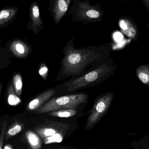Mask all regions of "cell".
<instances>
[{"label": "cell", "instance_id": "21", "mask_svg": "<svg viewBox=\"0 0 149 149\" xmlns=\"http://www.w3.org/2000/svg\"><path fill=\"white\" fill-rule=\"evenodd\" d=\"M147 8L149 10V0H142Z\"/></svg>", "mask_w": 149, "mask_h": 149}, {"label": "cell", "instance_id": "12", "mask_svg": "<svg viewBox=\"0 0 149 149\" xmlns=\"http://www.w3.org/2000/svg\"><path fill=\"white\" fill-rule=\"evenodd\" d=\"M137 78L142 83L146 86L149 87V64H144L139 65L136 71Z\"/></svg>", "mask_w": 149, "mask_h": 149}, {"label": "cell", "instance_id": "4", "mask_svg": "<svg viewBox=\"0 0 149 149\" xmlns=\"http://www.w3.org/2000/svg\"><path fill=\"white\" fill-rule=\"evenodd\" d=\"M70 127L63 123L47 121L35 129L45 144L62 142Z\"/></svg>", "mask_w": 149, "mask_h": 149}, {"label": "cell", "instance_id": "1", "mask_svg": "<svg viewBox=\"0 0 149 149\" xmlns=\"http://www.w3.org/2000/svg\"><path fill=\"white\" fill-rule=\"evenodd\" d=\"M62 52L64 56L57 80L80 75L90 65L99 66L106 63L110 49L106 46H90L76 49L73 40H70Z\"/></svg>", "mask_w": 149, "mask_h": 149}, {"label": "cell", "instance_id": "19", "mask_svg": "<svg viewBox=\"0 0 149 149\" xmlns=\"http://www.w3.org/2000/svg\"><path fill=\"white\" fill-rule=\"evenodd\" d=\"M21 100L18 97L14 94H10L9 95L8 98V102L9 104L12 106H15L20 103Z\"/></svg>", "mask_w": 149, "mask_h": 149}, {"label": "cell", "instance_id": "6", "mask_svg": "<svg viewBox=\"0 0 149 149\" xmlns=\"http://www.w3.org/2000/svg\"><path fill=\"white\" fill-rule=\"evenodd\" d=\"M78 15L81 20L91 22L98 20L100 16V13L97 10L83 2L79 4Z\"/></svg>", "mask_w": 149, "mask_h": 149}, {"label": "cell", "instance_id": "23", "mask_svg": "<svg viewBox=\"0 0 149 149\" xmlns=\"http://www.w3.org/2000/svg\"><path fill=\"white\" fill-rule=\"evenodd\" d=\"M65 149L61 148H55V149Z\"/></svg>", "mask_w": 149, "mask_h": 149}, {"label": "cell", "instance_id": "13", "mask_svg": "<svg viewBox=\"0 0 149 149\" xmlns=\"http://www.w3.org/2000/svg\"><path fill=\"white\" fill-rule=\"evenodd\" d=\"M28 143L32 149H40L42 146V140L33 131L29 130L25 134Z\"/></svg>", "mask_w": 149, "mask_h": 149}, {"label": "cell", "instance_id": "8", "mask_svg": "<svg viewBox=\"0 0 149 149\" xmlns=\"http://www.w3.org/2000/svg\"><path fill=\"white\" fill-rule=\"evenodd\" d=\"M18 11L17 6L8 7L0 10V27L12 22L17 16Z\"/></svg>", "mask_w": 149, "mask_h": 149}, {"label": "cell", "instance_id": "17", "mask_svg": "<svg viewBox=\"0 0 149 149\" xmlns=\"http://www.w3.org/2000/svg\"><path fill=\"white\" fill-rule=\"evenodd\" d=\"M15 49L20 55H25L29 52V49L27 46H24V44L21 43H18L16 44Z\"/></svg>", "mask_w": 149, "mask_h": 149}, {"label": "cell", "instance_id": "11", "mask_svg": "<svg viewBox=\"0 0 149 149\" xmlns=\"http://www.w3.org/2000/svg\"><path fill=\"white\" fill-rule=\"evenodd\" d=\"M120 26L121 31L127 36L132 40L137 41V29L131 22L127 20H120Z\"/></svg>", "mask_w": 149, "mask_h": 149}, {"label": "cell", "instance_id": "9", "mask_svg": "<svg viewBox=\"0 0 149 149\" xmlns=\"http://www.w3.org/2000/svg\"><path fill=\"white\" fill-rule=\"evenodd\" d=\"M30 17L32 30L35 33H37L42 27L43 23L41 20L39 8L37 3H32L31 5Z\"/></svg>", "mask_w": 149, "mask_h": 149}, {"label": "cell", "instance_id": "5", "mask_svg": "<svg viewBox=\"0 0 149 149\" xmlns=\"http://www.w3.org/2000/svg\"><path fill=\"white\" fill-rule=\"evenodd\" d=\"M113 96V93L108 92L96 99L87 120L86 130L93 127L106 113L111 106Z\"/></svg>", "mask_w": 149, "mask_h": 149}, {"label": "cell", "instance_id": "7", "mask_svg": "<svg viewBox=\"0 0 149 149\" xmlns=\"http://www.w3.org/2000/svg\"><path fill=\"white\" fill-rule=\"evenodd\" d=\"M56 93V91L54 88L45 90L29 102L28 109L30 110H36L52 99Z\"/></svg>", "mask_w": 149, "mask_h": 149}, {"label": "cell", "instance_id": "10", "mask_svg": "<svg viewBox=\"0 0 149 149\" xmlns=\"http://www.w3.org/2000/svg\"><path fill=\"white\" fill-rule=\"evenodd\" d=\"M70 0H55L53 9L54 19L56 24L65 15L68 10Z\"/></svg>", "mask_w": 149, "mask_h": 149}, {"label": "cell", "instance_id": "16", "mask_svg": "<svg viewBox=\"0 0 149 149\" xmlns=\"http://www.w3.org/2000/svg\"><path fill=\"white\" fill-rule=\"evenodd\" d=\"M14 86L16 92L18 95H20L22 88V77L19 74L15 75L14 78Z\"/></svg>", "mask_w": 149, "mask_h": 149}, {"label": "cell", "instance_id": "20", "mask_svg": "<svg viewBox=\"0 0 149 149\" xmlns=\"http://www.w3.org/2000/svg\"><path fill=\"white\" fill-rule=\"evenodd\" d=\"M47 72H48V69L47 67L44 66V67H41V69L39 70V73L40 75H42L43 77L45 76H46Z\"/></svg>", "mask_w": 149, "mask_h": 149}, {"label": "cell", "instance_id": "2", "mask_svg": "<svg viewBox=\"0 0 149 149\" xmlns=\"http://www.w3.org/2000/svg\"><path fill=\"white\" fill-rule=\"evenodd\" d=\"M110 59L92 71L69 81L64 84L65 91L73 92L100 84L113 74L116 66Z\"/></svg>", "mask_w": 149, "mask_h": 149}, {"label": "cell", "instance_id": "22", "mask_svg": "<svg viewBox=\"0 0 149 149\" xmlns=\"http://www.w3.org/2000/svg\"><path fill=\"white\" fill-rule=\"evenodd\" d=\"M4 149H13V148L10 144H7L4 146Z\"/></svg>", "mask_w": 149, "mask_h": 149}, {"label": "cell", "instance_id": "15", "mask_svg": "<svg viewBox=\"0 0 149 149\" xmlns=\"http://www.w3.org/2000/svg\"><path fill=\"white\" fill-rule=\"evenodd\" d=\"M22 130V126L19 124H16L13 126L11 128L8 130L5 134V140L8 139L10 137L15 135L17 134H18Z\"/></svg>", "mask_w": 149, "mask_h": 149}, {"label": "cell", "instance_id": "18", "mask_svg": "<svg viewBox=\"0 0 149 149\" xmlns=\"http://www.w3.org/2000/svg\"><path fill=\"white\" fill-rule=\"evenodd\" d=\"M6 127L7 124L4 123L2 126L0 133V149H3V142L5 140V134L6 132Z\"/></svg>", "mask_w": 149, "mask_h": 149}, {"label": "cell", "instance_id": "14", "mask_svg": "<svg viewBox=\"0 0 149 149\" xmlns=\"http://www.w3.org/2000/svg\"><path fill=\"white\" fill-rule=\"evenodd\" d=\"M48 113V116H49L60 118H69L75 116L77 113V110L72 109H66L55 110Z\"/></svg>", "mask_w": 149, "mask_h": 149}, {"label": "cell", "instance_id": "3", "mask_svg": "<svg viewBox=\"0 0 149 149\" xmlns=\"http://www.w3.org/2000/svg\"><path fill=\"white\" fill-rule=\"evenodd\" d=\"M88 100L87 95L85 93L76 94L54 97L51 99L42 107L36 110L39 114L48 113L59 109H77Z\"/></svg>", "mask_w": 149, "mask_h": 149}]
</instances>
